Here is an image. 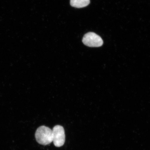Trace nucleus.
<instances>
[{"label":"nucleus","mask_w":150,"mask_h":150,"mask_svg":"<svg viewBox=\"0 0 150 150\" xmlns=\"http://www.w3.org/2000/svg\"><path fill=\"white\" fill-rule=\"evenodd\" d=\"M82 42L85 45L93 47H100L103 44V41L101 37L92 32L86 34L82 39Z\"/></svg>","instance_id":"obj_3"},{"label":"nucleus","mask_w":150,"mask_h":150,"mask_svg":"<svg viewBox=\"0 0 150 150\" xmlns=\"http://www.w3.org/2000/svg\"><path fill=\"white\" fill-rule=\"evenodd\" d=\"M90 3V0H70L71 6L78 8L87 6Z\"/></svg>","instance_id":"obj_4"},{"label":"nucleus","mask_w":150,"mask_h":150,"mask_svg":"<svg viewBox=\"0 0 150 150\" xmlns=\"http://www.w3.org/2000/svg\"><path fill=\"white\" fill-rule=\"evenodd\" d=\"M35 138L37 142L40 145H48L53 141L52 130L46 126H40L35 132Z\"/></svg>","instance_id":"obj_1"},{"label":"nucleus","mask_w":150,"mask_h":150,"mask_svg":"<svg viewBox=\"0 0 150 150\" xmlns=\"http://www.w3.org/2000/svg\"><path fill=\"white\" fill-rule=\"evenodd\" d=\"M53 141L56 147H62L65 143V136L64 129L60 125H56L52 130Z\"/></svg>","instance_id":"obj_2"}]
</instances>
